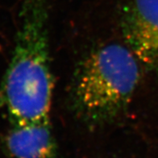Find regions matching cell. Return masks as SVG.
I'll return each mask as SVG.
<instances>
[{"label":"cell","instance_id":"cell-2","mask_svg":"<svg viewBox=\"0 0 158 158\" xmlns=\"http://www.w3.org/2000/svg\"><path fill=\"white\" fill-rule=\"evenodd\" d=\"M139 77V60L127 45L101 46L75 71L70 91L73 112L89 127L112 122L127 107Z\"/></svg>","mask_w":158,"mask_h":158},{"label":"cell","instance_id":"cell-1","mask_svg":"<svg viewBox=\"0 0 158 158\" xmlns=\"http://www.w3.org/2000/svg\"><path fill=\"white\" fill-rule=\"evenodd\" d=\"M48 0H23L12 56L0 97L11 124L49 118L53 77Z\"/></svg>","mask_w":158,"mask_h":158},{"label":"cell","instance_id":"cell-4","mask_svg":"<svg viewBox=\"0 0 158 158\" xmlns=\"http://www.w3.org/2000/svg\"><path fill=\"white\" fill-rule=\"evenodd\" d=\"M5 141L13 158H58L49 118L11 124Z\"/></svg>","mask_w":158,"mask_h":158},{"label":"cell","instance_id":"cell-3","mask_svg":"<svg viewBox=\"0 0 158 158\" xmlns=\"http://www.w3.org/2000/svg\"><path fill=\"white\" fill-rule=\"evenodd\" d=\"M121 29L139 62L158 73V0H129L122 11Z\"/></svg>","mask_w":158,"mask_h":158}]
</instances>
